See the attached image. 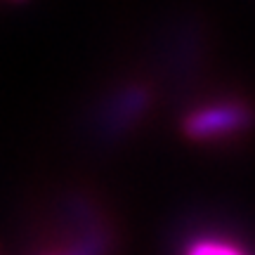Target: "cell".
<instances>
[{"label": "cell", "instance_id": "1", "mask_svg": "<svg viewBox=\"0 0 255 255\" xmlns=\"http://www.w3.org/2000/svg\"><path fill=\"white\" fill-rule=\"evenodd\" d=\"M248 123V111L239 104H218V107H208V109H201L196 114H191L184 130L189 137L196 139H206V137H215V135H227L234 130Z\"/></svg>", "mask_w": 255, "mask_h": 255}, {"label": "cell", "instance_id": "2", "mask_svg": "<svg viewBox=\"0 0 255 255\" xmlns=\"http://www.w3.org/2000/svg\"><path fill=\"white\" fill-rule=\"evenodd\" d=\"M187 255H244V253L239 248L229 246V244L206 239V241H196L194 246H189V253Z\"/></svg>", "mask_w": 255, "mask_h": 255}]
</instances>
